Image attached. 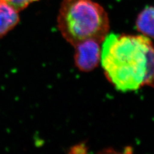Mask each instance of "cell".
Listing matches in <instances>:
<instances>
[{
	"label": "cell",
	"instance_id": "obj_1",
	"mask_svg": "<svg viewBox=\"0 0 154 154\" xmlns=\"http://www.w3.org/2000/svg\"><path fill=\"white\" fill-rule=\"evenodd\" d=\"M152 45L144 35L107 34L102 41L100 62L108 80L123 92L144 85L147 53Z\"/></svg>",
	"mask_w": 154,
	"mask_h": 154
},
{
	"label": "cell",
	"instance_id": "obj_2",
	"mask_svg": "<svg viewBox=\"0 0 154 154\" xmlns=\"http://www.w3.org/2000/svg\"><path fill=\"white\" fill-rule=\"evenodd\" d=\"M57 20L62 36L73 46L91 39L102 42L110 28L107 12L93 0H62Z\"/></svg>",
	"mask_w": 154,
	"mask_h": 154
},
{
	"label": "cell",
	"instance_id": "obj_3",
	"mask_svg": "<svg viewBox=\"0 0 154 154\" xmlns=\"http://www.w3.org/2000/svg\"><path fill=\"white\" fill-rule=\"evenodd\" d=\"M100 43L91 39L74 46L75 64L80 71L89 72L98 66L101 59Z\"/></svg>",
	"mask_w": 154,
	"mask_h": 154
},
{
	"label": "cell",
	"instance_id": "obj_4",
	"mask_svg": "<svg viewBox=\"0 0 154 154\" xmlns=\"http://www.w3.org/2000/svg\"><path fill=\"white\" fill-rule=\"evenodd\" d=\"M19 12L0 0V38L12 30L19 23Z\"/></svg>",
	"mask_w": 154,
	"mask_h": 154
},
{
	"label": "cell",
	"instance_id": "obj_5",
	"mask_svg": "<svg viewBox=\"0 0 154 154\" xmlns=\"http://www.w3.org/2000/svg\"><path fill=\"white\" fill-rule=\"evenodd\" d=\"M136 26L143 35L154 39V7H147L139 14Z\"/></svg>",
	"mask_w": 154,
	"mask_h": 154
},
{
	"label": "cell",
	"instance_id": "obj_6",
	"mask_svg": "<svg viewBox=\"0 0 154 154\" xmlns=\"http://www.w3.org/2000/svg\"><path fill=\"white\" fill-rule=\"evenodd\" d=\"M144 85L154 88V46H150L147 53L146 73L144 76Z\"/></svg>",
	"mask_w": 154,
	"mask_h": 154
},
{
	"label": "cell",
	"instance_id": "obj_7",
	"mask_svg": "<svg viewBox=\"0 0 154 154\" xmlns=\"http://www.w3.org/2000/svg\"><path fill=\"white\" fill-rule=\"evenodd\" d=\"M19 12L27 8L30 4L39 0H2Z\"/></svg>",
	"mask_w": 154,
	"mask_h": 154
}]
</instances>
